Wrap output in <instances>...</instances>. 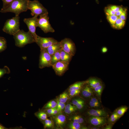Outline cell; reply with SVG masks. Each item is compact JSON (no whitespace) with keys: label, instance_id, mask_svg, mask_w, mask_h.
I'll return each mask as SVG.
<instances>
[{"label":"cell","instance_id":"cell-1","mask_svg":"<svg viewBox=\"0 0 129 129\" xmlns=\"http://www.w3.org/2000/svg\"><path fill=\"white\" fill-rule=\"evenodd\" d=\"M28 0H14L5 7L2 8L0 12L3 13L12 12L15 16H18L21 13L28 10Z\"/></svg>","mask_w":129,"mask_h":129},{"label":"cell","instance_id":"cell-2","mask_svg":"<svg viewBox=\"0 0 129 129\" xmlns=\"http://www.w3.org/2000/svg\"><path fill=\"white\" fill-rule=\"evenodd\" d=\"M13 36L16 45L19 47H22L27 44L35 42L34 37L29 31L26 32L23 30H20Z\"/></svg>","mask_w":129,"mask_h":129},{"label":"cell","instance_id":"cell-3","mask_svg":"<svg viewBox=\"0 0 129 129\" xmlns=\"http://www.w3.org/2000/svg\"><path fill=\"white\" fill-rule=\"evenodd\" d=\"M20 17L16 16L7 20L2 29L4 32L11 35H13L20 30Z\"/></svg>","mask_w":129,"mask_h":129},{"label":"cell","instance_id":"cell-4","mask_svg":"<svg viewBox=\"0 0 129 129\" xmlns=\"http://www.w3.org/2000/svg\"><path fill=\"white\" fill-rule=\"evenodd\" d=\"M28 8L31 10V14L32 16H40L48 14L47 9L37 0H28Z\"/></svg>","mask_w":129,"mask_h":129},{"label":"cell","instance_id":"cell-5","mask_svg":"<svg viewBox=\"0 0 129 129\" xmlns=\"http://www.w3.org/2000/svg\"><path fill=\"white\" fill-rule=\"evenodd\" d=\"M39 16L38 20L37 27L40 28L45 33L54 32L55 30L49 23L48 14L43 15Z\"/></svg>","mask_w":129,"mask_h":129},{"label":"cell","instance_id":"cell-6","mask_svg":"<svg viewBox=\"0 0 129 129\" xmlns=\"http://www.w3.org/2000/svg\"><path fill=\"white\" fill-rule=\"evenodd\" d=\"M51 56L45 48L40 49L39 68L43 69L46 67H52Z\"/></svg>","mask_w":129,"mask_h":129},{"label":"cell","instance_id":"cell-7","mask_svg":"<svg viewBox=\"0 0 129 129\" xmlns=\"http://www.w3.org/2000/svg\"><path fill=\"white\" fill-rule=\"evenodd\" d=\"M62 49L73 56L75 53L76 48L74 43L70 39L65 38L60 42Z\"/></svg>","mask_w":129,"mask_h":129},{"label":"cell","instance_id":"cell-8","mask_svg":"<svg viewBox=\"0 0 129 129\" xmlns=\"http://www.w3.org/2000/svg\"><path fill=\"white\" fill-rule=\"evenodd\" d=\"M38 16H35L32 18H25L23 20L24 22L27 26L29 31L32 34L35 41L38 36L36 33V29L37 27L38 19Z\"/></svg>","mask_w":129,"mask_h":129},{"label":"cell","instance_id":"cell-9","mask_svg":"<svg viewBox=\"0 0 129 129\" xmlns=\"http://www.w3.org/2000/svg\"><path fill=\"white\" fill-rule=\"evenodd\" d=\"M58 42L52 38L43 37L38 35L35 41V43L39 47L40 49L46 48Z\"/></svg>","mask_w":129,"mask_h":129},{"label":"cell","instance_id":"cell-10","mask_svg":"<svg viewBox=\"0 0 129 129\" xmlns=\"http://www.w3.org/2000/svg\"><path fill=\"white\" fill-rule=\"evenodd\" d=\"M69 63L60 61L52 65V67L56 75L61 76L68 69Z\"/></svg>","mask_w":129,"mask_h":129},{"label":"cell","instance_id":"cell-11","mask_svg":"<svg viewBox=\"0 0 129 129\" xmlns=\"http://www.w3.org/2000/svg\"><path fill=\"white\" fill-rule=\"evenodd\" d=\"M89 120L91 125L96 126H100L105 124L106 118L105 117L91 116Z\"/></svg>","mask_w":129,"mask_h":129},{"label":"cell","instance_id":"cell-12","mask_svg":"<svg viewBox=\"0 0 129 129\" xmlns=\"http://www.w3.org/2000/svg\"><path fill=\"white\" fill-rule=\"evenodd\" d=\"M61 48L60 42H58L45 49L51 56Z\"/></svg>","mask_w":129,"mask_h":129},{"label":"cell","instance_id":"cell-13","mask_svg":"<svg viewBox=\"0 0 129 129\" xmlns=\"http://www.w3.org/2000/svg\"><path fill=\"white\" fill-rule=\"evenodd\" d=\"M88 113L90 115L95 116L105 117L107 115L106 112L102 109H92L90 110Z\"/></svg>","mask_w":129,"mask_h":129},{"label":"cell","instance_id":"cell-14","mask_svg":"<svg viewBox=\"0 0 129 129\" xmlns=\"http://www.w3.org/2000/svg\"><path fill=\"white\" fill-rule=\"evenodd\" d=\"M86 81V84H87L91 88L93 89L102 84L100 80L95 77L90 78Z\"/></svg>","mask_w":129,"mask_h":129},{"label":"cell","instance_id":"cell-15","mask_svg":"<svg viewBox=\"0 0 129 129\" xmlns=\"http://www.w3.org/2000/svg\"><path fill=\"white\" fill-rule=\"evenodd\" d=\"M60 61L70 63L72 59V56L64 51L62 48L60 50Z\"/></svg>","mask_w":129,"mask_h":129},{"label":"cell","instance_id":"cell-16","mask_svg":"<svg viewBox=\"0 0 129 129\" xmlns=\"http://www.w3.org/2000/svg\"><path fill=\"white\" fill-rule=\"evenodd\" d=\"M82 94L85 97L88 98L90 97L93 94L92 88L88 85H86L82 89Z\"/></svg>","mask_w":129,"mask_h":129},{"label":"cell","instance_id":"cell-17","mask_svg":"<svg viewBox=\"0 0 129 129\" xmlns=\"http://www.w3.org/2000/svg\"><path fill=\"white\" fill-rule=\"evenodd\" d=\"M86 81H79L76 82L71 85L69 88V91L73 90H78L81 89L85 84Z\"/></svg>","mask_w":129,"mask_h":129},{"label":"cell","instance_id":"cell-18","mask_svg":"<svg viewBox=\"0 0 129 129\" xmlns=\"http://www.w3.org/2000/svg\"><path fill=\"white\" fill-rule=\"evenodd\" d=\"M55 119L56 124L61 127L64 124L66 120V117L64 115L60 114L57 115Z\"/></svg>","mask_w":129,"mask_h":129},{"label":"cell","instance_id":"cell-19","mask_svg":"<svg viewBox=\"0 0 129 129\" xmlns=\"http://www.w3.org/2000/svg\"><path fill=\"white\" fill-rule=\"evenodd\" d=\"M125 21L121 19L118 17L116 21L113 28L117 29H120L124 26Z\"/></svg>","mask_w":129,"mask_h":129},{"label":"cell","instance_id":"cell-20","mask_svg":"<svg viewBox=\"0 0 129 129\" xmlns=\"http://www.w3.org/2000/svg\"><path fill=\"white\" fill-rule=\"evenodd\" d=\"M60 50L51 55V64L52 66L60 61Z\"/></svg>","mask_w":129,"mask_h":129},{"label":"cell","instance_id":"cell-21","mask_svg":"<svg viewBox=\"0 0 129 129\" xmlns=\"http://www.w3.org/2000/svg\"><path fill=\"white\" fill-rule=\"evenodd\" d=\"M107 19L111 26L114 28L115 22L118 17L116 15H106Z\"/></svg>","mask_w":129,"mask_h":129},{"label":"cell","instance_id":"cell-22","mask_svg":"<svg viewBox=\"0 0 129 129\" xmlns=\"http://www.w3.org/2000/svg\"><path fill=\"white\" fill-rule=\"evenodd\" d=\"M7 47L6 41L5 38L0 37V53L5 50Z\"/></svg>","mask_w":129,"mask_h":129},{"label":"cell","instance_id":"cell-23","mask_svg":"<svg viewBox=\"0 0 129 129\" xmlns=\"http://www.w3.org/2000/svg\"><path fill=\"white\" fill-rule=\"evenodd\" d=\"M89 104L91 107H98L100 106V103L97 99L96 97L92 98L90 100Z\"/></svg>","mask_w":129,"mask_h":129},{"label":"cell","instance_id":"cell-24","mask_svg":"<svg viewBox=\"0 0 129 129\" xmlns=\"http://www.w3.org/2000/svg\"><path fill=\"white\" fill-rule=\"evenodd\" d=\"M68 95L67 93L64 92L60 95L58 100L59 102L64 103L68 100Z\"/></svg>","mask_w":129,"mask_h":129},{"label":"cell","instance_id":"cell-25","mask_svg":"<svg viewBox=\"0 0 129 129\" xmlns=\"http://www.w3.org/2000/svg\"><path fill=\"white\" fill-rule=\"evenodd\" d=\"M128 109V108L126 107H122L118 109L116 111V113L120 117L123 115L126 112Z\"/></svg>","mask_w":129,"mask_h":129},{"label":"cell","instance_id":"cell-26","mask_svg":"<svg viewBox=\"0 0 129 129\" xmlns=\"http://www.w3.org/2000/svg\"><path fill=\"white\" fill-rule=\"evenodd\" d=\"M10 71L9 67L7 66H5L2 69L0 68V78L2 77L5 74H9Z\"/></svg>","mask_w":129,"mask_h":129},{"label":"cell","instance_id":"cell-27","mask_svg":"<svg viewBox=\"0 0 129 129\" xmlns=\"http://www.w3.org/2000/svg\"><path fill=\"white\" fill-rule=\"evenodd\" d=\"M57 103L54 101L52 100L48 103L44 107L45 108H57Z\"/></svg>","mask_w":129,"mask_h":129},{"label":"cell","instance_id":"cell-28","mask_svg":"<svg viewBox=\"0 0 129 129\" xmlns=\"http://www.w3.org/2000/svg\"><path fill=\"white\" fill-rule=\"evenodd\" d=\"M69 127L71 129H79L81 128V125L80 124L73 121L70 123Z\"/></svg>","mask_w":129,"mask_h":129},{"label":"cell","instance_id":"cell-29","mask_svg":"<svg viewBox=\"0 0 129 129\" xmlns=\"http://www.w3.org/2000/svg\"><path fill=\"white\" fill-rule=\"evenodd\" d=\"M103 88V85L101 84L97 86L94 89L95 92L97 93L99 96H100Z\"/></svg>","mask_w":129,"mask_h":129},{"label":"cell","instance_id":"cell-30","mask_svg":"<svg viewBox=\"0 0 129 129\" xmlns=\"http://www.w3.org/2000/svg\"><path fill=\"white\" fill-rule=\"evenodd\" d=\"M36 115L39 118L42 120H45L47 118V114L43 112H41L38 113Z\"/></svg>","mask_w":129,"mask_h":129},{"label":"cell","instance_id":"cell-31","mask_svg":"<svg viewBox=\"0 0 129 129\" xmlns=\"http://www.w3.org/2000/svg\"><path fill=\"white\" fill-rule=\"evenodd\" d=\"M73 121L77 122L80 124L83 123L84 121L83 118L80 116L76 115L74 116L73 118Z\"/></svg>","mask_w":129,"mask_h":129},{"label":"cell","instance_id":"cell-32","mask_svg":"<svg viewBox=\"0 0 129 129\" xmlns=\"http://www.w3.org/2000/svg\"><path fill=\"white\" fill-rule=\"evenodd\" d=\"M127 9L125 8L123 12L119 16V18L122 20L125 21L127 18Z\"/></svg>","mask_w":129,"mask_h":129},{"label":"cell","instance_id":"cell-33","mask_svg":"<svg viewBox=\"0 0 129 129\" xmlns=\"http://www.w3.org/2000/svg\"><path fill=\"white\" fill-rule=\"evenodd\" d=\"M56 101L57 104V109L58 112L61 111L64 108L65 106V104L64 103L59 102L58 99H57Z\"/></svg>","mask_w":129,"mask_h":129},{"label":"cell","instance_id":"cell-34","mask_svg":"<svg viewBox=\"0 0 129 129\" xmlns=\"http://www.w3.org/2000/svg\"><path fill=\"white\" fill-rule=\"evenodd\" d=\"M121 6H118L115 5H108L107 7L116 13L117 12Z\"/></svg>","mask_w":129,"mask_h":129},{"label":"cell","instance_id":"cell-35","mask_svg":"<svg viewBox=\"0 0 129 129\" xmlns=\"http://www.w3.org/2000/svg\"><path fill=\"white\" fill-rule=\"evenodd\" d=\"M104 11L106 15H116V13L112 11L107 7L104 9Z\"/></svg>","mask_w":129,"mask_h":129},{"label":"cell","instance_id":"cell-36","mask_svg":"<svg viewBox=\"0 0 129 129\" xmlns=\"http://www.w3.org/2000/svg\"><path fill=\"white\" fill-rule=\"evenodd\" d=\"M53 126V123L52 121L48 119L45 120L44 122V126L45 128H50Z\"/></svg>","mask_w":129,"mask_h":129},{"label":"cell","instance_id":"cell-37","mask_svg":"<svg viewBox=\"0 0 129 129\" xmlns=\"http://www.w3.org/2000/svg\"><path fill=\"white\" fill-rule=\"evenodd\" d=\"M81 89L73 90L70 91L69 95L71 96H74L78 94L80 92Z\"/></svg>","mask_w":129,"mask_h":129},{"label":"cell","instance_id":"cell-38","mask_svg":"<svg viewBox=\"0 0 129 129\" xmlns=\"http://www.w3.org/2000/svg\"><path fill=\"white\" fill-rule=\"evenodd\" d=\"M14 0H2L3 2L2 8H4L8 5Z\"/></svg>","mask_w":129,"mask_h":129},{"label":"cell","instance_id":"cell-39","mask_svg":"<svg viewBox=\"0 0 129 129\" xmlns=\"http://www.w3.org/2000/svg\"><path fill=\"white\" fill-rule=\"evenodd\" d=\"M83 101V100L80 98L75 99L72 101V103L73 105L76 106Z\"/></svg>","mask_w":129,"mask_h":129},{"label":"cell","instance_id":"cell-40","mask_svg":"<svg viewBox=\"0 0 129 129\" xmlns=\"http://www.w3.org/2000/svg\"><path fill=\"white\" fill-rule=\"evenodd\" d=\"M124 8L125 7L123 6H121V7L119 10L116 13V15L118 17H119L123 12Z\"/></svg>","mask_w":129,"mask_h":129},{"label":"cell","instance_id":"cell-41","mask_svg":"<svg viewBox=\"0 0 129 129\" xmlns=\"http://www.w3.org/2000/svg\"><path fill=\"white\" fill-rule=\"evenodd\" d=\"M75 108L70 109H65L64 111L66 113L70 114L74 112L75 110Z\"/></svg>","mask_w":129,"mask_h":129},{"label":"cell","instance_id":"cell-42","mask_svg":"<svg viewBox=\"0 0 129 129\" xmlns=\"http://www.w3.org/2000/svg\"><path fill=\"white\" fill-rule=\"evenodd\" d=\"M84 105V102L83 101L80 102L76 106V108L79 109H81L83 107Z\"/></svg>","mask_w":129,"mask_h":129},{"label":"cell","instance_id":"cell-43","mask_svg":"<svg viewBox=\"0 0 129 129\" xmlns=\"http://www.w3.org/2000/svg\"><path fill=\"white\" fill-rule=\"evenodd\" d=\"M117 117H120L118 115L116 112H115L112 114L109 118H112Z\"/></svg>","mask_w":129,"mask_h":129},{"label":"cell","instance_id":"cell-44","mask_svg":"<svg viewBox=\"0 0 129 129\" xmlns=\"http://www.w3.org/2000/svg\"><path fill=\"white\" fill-rule=\"evenodd\" d=\"M119 118V117H117L112 118H109V121L111 122H114L116 121Z\"/></svg>","mask_w":129,"mask_h":129},{"label":"cell","instance_id":"cell-45","mask_svg":"<svg viewBox=\"0 0 129 129\" xmlns=\"http://www.w3.org/2000/svg\"><path fill=\"white\" fill-rule=\"evenodd\" d=\"M108 51L107 48L105 47H102L101 49L102 52L103 53H106Z\"/></svg>","mask_w":129,"mask_h":129},{"label":"cell","instance_id":"cell-46","mask_svg":"<svg viewBox=\"0 0 129 129\" xmlns=\"http://www.w3.org/2000/svg\"><path fill=\"white\" fill-rule=\"evenodd\" d=\"M50 108L48 109L47 110V113L49 114H52L55 108Z\"/></svg>","mask_w":129,"mask_h":129},{"label":"cell","instance_id":"cell-47","mask_svg":"<svg viewBox=\"0 0 129 129\" xmlns=\"http://www.w3.org/2000/svg\"><path fill=\"white\" fill-rule=\"evenodd\" d=\"M75 108L73 106L70 104H68L65 107V109H68Z\"/></svg>","mask_w":129,"mask_h":129},{"label":"cell","instance_id":"cell-48","mask_svg":"<svg viewBox=\"0 0 129 129\" xmlns=\"http://www.w3.org/2000/svg\"><path fill=\"white\" fill-rule=\"evenodd\" d=\"M58 111L57 109V108H55L53 110L52 114H56L58 113Z\"/></svg>","mask_w":129,"mask_h":129},{"label":"cell","instance_id":"cell-49","mask_svg":"<svg viewBox=\"0 0 129 129\" xmlns=\"http://www.w3.org/2000/svg\"><path fill=\"white\" fill-rule=\"evenodd\" d=\"M112 125L111 124H109L105 127L104 129H111L112 128Z\"/></svg>","mask_w":129,"mask_h":129},{"label":"cell","instance_id":"cell-50","mask_svg":"<svg viewBox=\"0 0 129 129\" xmlns=\"http://www.w3.org/2000/svg\"><path fill=\"white\" fill-rule=\"evenodd\" d=\"M6 129V128L4 127L1 124H0V129Z\"/></svg>","mask_w":129,"mask_h":129},{"label":"cell","instance_id":"cell-51","mask_svg":"<svg viewBox=\"0 0 129 129\" xmlns=\"http://www.w3.org/2000/svg\"><path fill=\"white\" fill-rule=\"evenodd\" d=\"M95 1H96V2L97 3V4H98L99 3V1H98V0H95Z\"/></svg>","mask_w":129,"mask_h":129},{"label":"cell","instance_id":"cell-52","mask_svg":"<svg viewBox=\"0 0 129 129\" xmlns=\"http://www.w3.org/2000/svg\"><path fill=\"white\" fill-rule=\"evenodd\" d=\"M122 0H119L120 1H122Z\"/></svg>","mask_w":129,"mask_h":129}]
</instances>
